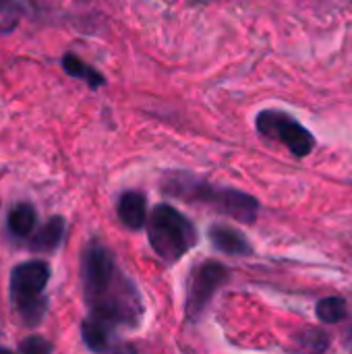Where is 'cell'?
Here are the masks:
<instances>
[{"instance_id": "3", "label": "cell", "mask_w": 352, "mask_h": 354, "mask_svg": "<svg viewBox=\"0 0 352 354\" xmlns=\"http://www.w3.org/2000/svg\"><path fill=\"white\" fill-rule=\"evenodd\" d=\"M48 278H50V268L44 261L21 263L10 274L12 303L19 315L27 324H39L46 311V301L41 299V292L48 284Z\"/></svg>"}, {"instance_id": "17", "label": "cell", "mask_w": 352, "mask_h": 354, "mask_svg": "<svg viewBox=\"0 0 352 354\" xmlns=\"http://www.w3.org/2000/svg\"><path fill=\"white\" fill-rule=\"evenodd\" d=\"M349 344L352 346V326H351V330H349Z\"/></svg>"}, {"instance_id": "9", "label": "cell", "mask_w": 352, "mask_h": 354, "mask_svg": "<svg viewBox=\"0 0 352 354\" xmlns=\"http://www.w3.org/2000/svg\"><path fill=\"white\" fill-rule=\"evenodd\" d=\"M112 328H114V324H110L108 319L91 315L89 319L83 322V328H81L85 344L95 353L106 351L110 344V338H112Z\"/></svg>"}, {"instance_id": "8", "label": "cell", "mask_w": 352, "mask_h": 354, "mask_svg": "<svg viewBox=\"0 0 352 354\" xmlns=\"http://www.w3.org/2000/svg\"><path fill=\"white\" fill-rule=\"evenodd\" d=\"M145 197L141 193H135V191H129L120 197L118 201V214H120V220L124 222V226L137 230L145 224V218H147V207H145Z\"/></svg>"}, {"instance_id": "13", "label": "cell", "mask_w": 352, "mask_h": 354, "mask_svg": "<svg viewBox=\"0 0 352 354\" xmlns=\"http://www.w3.org/2000/svg\"><path fill=\"white\" fill-rule=\"evenodd\" d=\"M35 226V212L31 205L21 203L8 216V228L15 236H27Z\"/></svg>"}, {"instance_id": "7", "label": "cell", "mask_w": 352, "mask_h": 354, "mask_svg": "<svg viewBox=\"0 0 352 354\" xmlns=\"http://www.w3.org/2000/svg\"><path fill=\"white\" fill-rule=\"evenodd\" d=\"M210 239H212V245L222 253H228V255L251 253V245L247 243V239L230 226H214L210 230Z\"/></svg>"}, {"instance_id": "5", "label": "cell", "mask_w": 352, "mask_h": 354, "mask_svg": "<svg viewBox=\"0 0 352 354\" xmlns=\"http://www.w3.org/2000/svg\"><path fill=\"white\" fill-rule=\"evenodd\" d=\"M226 280H228V270L216 261H207L193 270L187 286V301H185L189 319H197L203 313L210 299L218 292V288Z\"/></svg>"}, {"instance_id": "10", "label": "cell", "mask_w": 352, "mask_h": 354, "mask_svg": "<svg viewBox=\"0 0 352 354\" xmlns=\"http://www.w3.org/2000/svg\"><path fill=\"white\" fill-rule=\"evenodd\" d=\"M62 236H64V222L62 218H52L48 220L33 236L31 241V249L37 251V253H48V251H54L60 243H62Z\"/></svg>"}, {"instance_id": "16", "label": "cell", "mask_w": 352, "mask_h": 354, "mask_svg": "<svg viewBox=\"0 0 352 354\" xmlns=\"http://www.w3.org/2000/svg\"><path fill=\"white\" fill-rule=\"evenodd\" d=\"M110 354H135V351L131 346H118V348H114Z\"/></svg>"}, {"instance_id": "1", "label": "cell", "mask_w": 352, "mask_h": 354, "mask_svg": "<svg viewBox=\"0 0 352 354\" xmlns=\"http://www.w3.org/2000/svg\"><path fill=\"white\" fill-rule=\"evenodd\" d=\"M83 295L91 315L110 324H137L141 315L135 286L120 274L112 253L95 241L83 251Z\"/></svg>"}, {"instance_id": "18", "label": "cell", "mask_w": 352, "mask_h": 354, "mask_svg": "<svg viewBox=\"0 0 352 354\" xmlns=\"http://www.w3.org/2000/svg\"><path fill=\"white\" fill-rule=\"evenodd\" d=\"M0 354H10L8 351H0Z\"/></svg>"}, {"instance_id": "6", "label": "cell", "mask_w": 352, "mask_h": 354, "mask_svg": "<svg viewBox=\"0 0 352 354\" xmlns=\"http://www.w3.org/2000/svg\"><path fill=\"white\" fill-rule=\"evenodd\" d=\"M189 189H193L195 199L214 203L220 212L228 214L234 220L253 222L257 218L259 203L247 193H241V191H234V189H212V187H205V185H195V187H189Z\"/></svg>"}, {"instance_id": "12", "label": "cell", "mask_w": 352, "mask_h": 354, "mask_svg": "<svg viewBox=\"0 0 352 354\" xmlns=\"http://www.w3.org/2000/svg\"><path fill=\"white\" fill-rule=\"evenodd\" d=\"M62 68L71 75V77H77V79H83L87 85H91V87H100V85H104V77L95 71V68H91L89 64H85L81 58H77L75 54H64L62 56Z\"/></svg>"}, {"instance_id": "2", "label": "cell", "mask_w": 352, "mask_h": 354, "mask_svg": "<svg viewBox=\"0 0 352 354\" xmlns=\"http://www.w3.org/2000/svg\"><path fill=\"white\" fill-rule=\"evenodd\" d=\"M149 243L164 261H178L195 243V226L172 205H156L149 218Z\"/></svg>"}, {"instance_id": "15", "label": "cell", "mask_w": 352, "mask_h": 354, "mask_svg": "<svg viewBox=\"0 0 352 354\" xmlns=\"http://www.w3.org/2000/svg\"><path fill=\"white\" fill-rule=\"evenodd\" d=\"M21 354H50V344L41 336H29L21 342Z\"/></svg>"}, {"instance_id": "11", "label": "cell", "mask_w": 352, "mask_h": 354, "mask_svg": "<svg viewBox=\"0 0 352 354\" xmlns=\"http://www.w3.org/2000/svg\"><path fill=\"white\" fill-rule=\"evenodd\" d=\"M315 315L322 324H340L349 317V305L342 297H326L317 303Z\"/></svg>"}, {"instance_id": "14", "label": "cell", "mask_w": 352, "mask_h": 354, "mask_svg": "<svg viewBox=\"0 0 352 354\" xmlns=\"http://www.w3.org/2000/svg\"><path fill=\"white\" fill-rule=\"evenodd\" d=\"M27 10V0H0V29L10 31Z\"/></svg>"}, {"instance_id": "4", "label": "cell", "mask_w": 352, "mask_h": 354, "mask_svg": "<svg viewBox=\"0 0 352 354\" xmlns=\"http://www.w3.org/2000/svg\"><path fill=\"white\" fill-rule=\"evenodd\" d=\"M257 131L274 141H280L286 145V149L297 158H307L315 149V137L313 133L303 127L295 116L282 112V110H263L257 114Z\"/></svg>"}]
</instances>
